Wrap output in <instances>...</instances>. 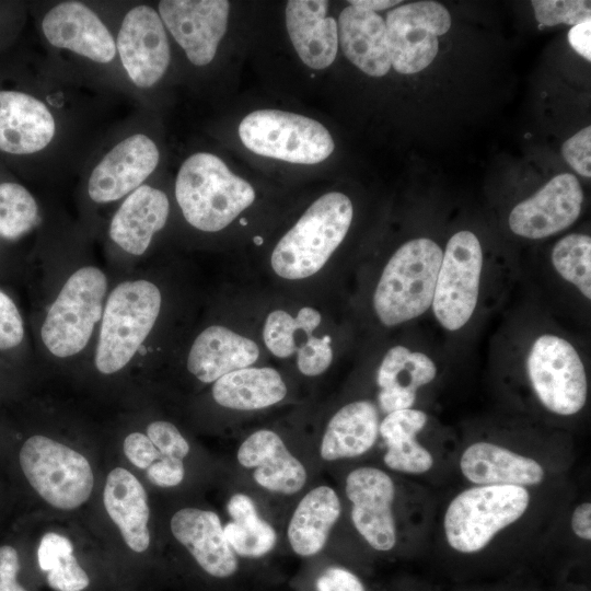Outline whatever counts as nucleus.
Returning a JSON list of instances; mask_svg holds the SVG:
<instances>
[{
	"mask_svg": "<svg viewBox=\"0 0 591 591\" xmlns=\"http://www.w3.org/2000/svg\"><path fill=\"white\" fill-rule=\"evenodd\" d=\"M40 268L35 321L42 358L85 364L114 276L89 256L47 254Z\"/></svg>",
	"mask_w": 591,
	"mask_h": 591,
	"instance_id": "f257e3e1",
	"label": "nucleus"
},
{
	"mask_svg": "<svg viewBox=\"0 0 591 591\" xmlns=\"http://www.w3.org/2000/svg\"><path fill=\"white\" fill-rule=\"evenodd\" d=\"M166 309L165 285L151 269L138 267L114 276L85 364L111 378L155 358Z\"/></svg>",
	"mask_w": 591,
	"mask_h": 591,
	"instance_id": "f03ea898",
	"label": "nucleus"
},
{
	"mask_svg": "<svg viewBox=\"0 0 591 591\" xmlns=\"http://www.w3.org/2000/svg\"><path fill=\"white\" fill-rule=\"evenodd\" d=\"M175 199L190 227L213 233L227 228L247 209L255 200V192L220 158L198 152L188 157L178 170Z\"/></svg>",
	"mask_w": 591,
	"mask_h": 591,
	"instance_id": "7ed1b4c3",
	"label": "nucleus"
},
{
	"mask_svg": "<svg viewBox=\"0 0 591 591\" xmlns=\"http://www.w3.org/2000/svg\"><path fill=\"white\" fill-rule=\"evenodd\" d=\"M354 207L348 196L329 192L318 197L277 242L273 271L286 280H302L321 271L348 233Z\"/></svg>",
	"mask_w": 591,
	"mask_h": 591,
	"instance_id": "20e7f679",
	"label": "nucleus"
},
{
	"mask_svg": "<svg viewBox=\"0 0 591 591\" xmlns=\"http://www.w3.org/2000/svg\"><path fill=\"white\" fill-rule=\"evenodd\" d=\"M442 255L436 242L419 237L391 256L373 293V309L383 325L405 323L431 306Z\"/></svg>",
	"mask_w": 591,
	"mask_h": 591,
	"instance_id": "39448f33",
	"label": "nucleus"
},
{
	"mask_svg": "<svg viewBox=\"0 0 591 591\" xmlns=\"http://www.w3.org/2000/svg\"><path fill=\"white\" fill-rule=\"evenodd\" d=\"M530 501L525 487L476 486L459 494L444 515L449 545L460 553H476L494 536L520 519Z\"/></svg>",
	"mask_w": 591,
	"mask_h": 591,
	"instance_id": "423d86ee",
	"label": "nucleus"
},
{
	"mask_svg": "<svg viewBox=\"0 0 591 591\" xmlns=\"http://www.w3.org/2000/svg\"><path fill=\"white\" fill-rule=\"evenodd\" d=\"M243 144L252 152L290 163L315 164L334 151L329 131L317 120L279 109H258L239 126Z\"/></svg>",
	"mask_w": 591,
	"mask_h": 591,
	"instance_id": "0eeeda50",
	"label": "nucleus"
},
{
	"mask_svg": "<svg viewBox=\"0 0 591 591\" xmlns=\"http://www.w3.org/2000/svg\"><path fill=\"white\" fill-rule=\"evenodd\" d=\"M20 464L31 486L57 509H77L92 493L94 477L89 461L46 436L35 434L23 443Z\"/></svg>",
	"mask_w": 591,
	"mask_h": 591,
	"instance_id": "6e6552de",
	"label": "nucleus"
},
{
	"mask_svg": "<svg viewBox=\"0 0 591 591\" xmlns=\"http://www.w3.org/2000/svg\"><path fill=\"white\" fill-rule=\"evenodd\" d=\"M170 207L167 195L147 184L120 201L107 227L112 251L107 268L113 276L138 268L154 236L165 227Z\"/></svg>",
	"mask_w": 591,
	"mask_h": 591,
	"instance_id": "1a4fd4ad",
	"label": "nucleus"
},
{
	"mask_svg": "<svg viewBox=\"0 0 591 591\" xmlns=\"http://www.w3.org/2000/svg\"><path fill=\"white\" fill-rule=\"evenodd\" d=\"M526 369L536 396L548 410L569 416L584 406V366L566 339L551 334L540 336L530 349Z\"/></svg>",
	"mask_w": 591,
	"mask_h": 591,
	"instance_id": "9d476101",
	"label": "nucleus"
},
{
	"mask_svg": "<svg viewBox=\"0 0 591 591\" xmlns=\"http://www.w3.org/2000/svg\"><path fill=\"white\" fill-rule=\"evenodd\" d=\"M483 268L482 246L471 231L451 236L442 255L432 311L448 331L463 327L473 315L479 294Z\"/></svg>",
	"mask_w": 591,
	"mask_h": 591,
	"instance_id": "9b49d317",
	"label": "nucleus"
},
{
	"mask_svg": "<svg viewBox=\"0 0 591 591\" xmlns=\"http://www.w3.org/2000/svg\"><path fill=\"white\" fill-rule=\"evenodd\" d=\"M391 66L412 74L427 68L438 54V36L451 26L448 10L434 1H419L395 8L386 15Z\"/></svg>",
	"mask_w": 591,
	"mask_h": 591,
	"instance_id": "f8f14e48",
	"label": "nucleus"
},
{
	"mask_svg": "<svg viewBox=\"0 0 591 591\" xmlns=\"http://www.w3.org/2000/svg\"><path fill=\"white\" fill-rule=\"evenodd\" d=\"M321 323L320 311L312 306H302L297 314L274 310L263 324L264 345L277 358L296 355L298 370L303 375H321L329 368L334 357L331 337L316 334Z\"/></svg>",
	"mask_w": 591,
	"mask_h": 591,
	"instance_id": "ddd939ff",
	"label": "nucleus"
},
{
	"mask_svg": "<svg viewBox=\"0 0 591 591\" xmlns=\"http://www.w3.org/2000/svg\"><path fill=\"white\" fill-rule=\"evenodd\" d=\"M116 50L132 83L149 89L164 76L171 60L166 28L150 5L130 9L120 24Z\"/></svg>",
	"mask_w": 591,
	"mask_h": 591,
	"instance_id": "4468645a",
	"label": "nucleus"
},
{
	"mask_svg": "<svg viewBox=\"0 0 591 591\" xmlns=\"http://www.w3.org/2000/svg\"><path fill=\"white\" fill-rule=\"evenodd\" d=\"M160 160L155 142L135 134L114 146L94 166L88 184L89 199L97 206L121 201L143 185Z\"/></svg>",
	"mask_w": 591,
	"mask_h": 591,
	"instance_id": "2eb2a0df",
	"label": "nucleus"
},
{
	"mask_svg": "<svg viewBox=\"0 0 591 591\" xmlns=\"http://www.w3.org/2000/svg\"><path fill=\"white\" fill-rule=\"evenodd\" d=\"M159 15L188 60L206 66L227 32L230 2L225 0H163Z\"/></svg>",
	"mask_w": 591,
	"mask_h": 591,
	"instance_id": "dca6fc26",
	"label": "nucleus"
},
{
	"mask_svg": "<svg viewBox=\"0 0 591 591\" xmlns=\"http://www.w3.org/2000/svg\"><path fill=\"white\" fill-rule=\"evenodd\" d=\"M345 490L352 503L351 520L356 530L372 548L392 549L396 543L392 478L379 468L359 467L348 474Z\"/></svg>",
	"mask_w": 591,
	"mask_h": 591,
	"instance_id": "f3484780",
	"label": "nucleus"
},
{
	"mask_svg": "<svg viewBox=\"0 0 591 591\" xmlns=\"http://www.w3.org/2000/svg\"><path fill=\"white\" fill-rule=\"evenodd\" d=\"M583 192L570 173L556 175L533 196L518 204L509 216L517 235L543 239L571 225L579 217Z\"/></svg>",
	"mask_w": 591,
	"mask_h": 591,
	"instance_id": "a211bd4d",
	"label": "nucleus"
},
{
	"mask_svg": "<svg viewBox=\"0 0 591 591\" xmlns=\"http://www.w3.org/2000/svg\"><path fill=\"white\" fill-rule=\"evenodd\" d=\"M42 31L47 42L97 63H108L116 55L111 32L86 4L65 1L44 16Z\"/></svg>",
	"mask_w": 591,
	"mask_h": 591,
	"instance_id": "6ab92c4d",
	"label": "nucleus"
},
{
	"mask_svg": "<svg viewBox=\"0 0 591 591\" xmlns=\"http://www.w3.org/2000/svg\"><path fill=\"white\" fill-rule=\"evenodd\" d=\"M258 345L228 326L210 324L190 341L185 366L190 375L204 384L250 366L259 358Z\"/></svg>",
	"mask_w": 591,
	"mask_h": 591,
	"instance_id": "aec40b11",
	"label": "nucleus"
},
{
	"mask_svg": "<svg viewBox=\"0 0 591 591\" xmlns=\"http://www.w3.org/2000/svg\"><path fill=\"white\" fill-rule=\"evenodd\" d=\"M171 531L208 576L225 579L237 571V556L228 543L216 512L183 508L173 514Z\"/></svg>",
	"mask_w": 591,
	"mask_h": 591,
	"instance_id": "412c9836",
	"label": "nucleus"
},
{
	"mask_svg": "<svg viewBox=\"0 0 591 591\" xmlns=\"http://www.w3.org/2000/svg\"><path fill=\"white\" fill-rule=\"evenodd\" d=\"M56 132L45 103L24 92L0 91V151L32 154L45 149Z\"/></svg>",
	"mask_w": 591,
	"mask_h": 591,
	"instance_id": "4be33fe9",
	"label": "nucleus"
},
{
	"mask_svg": "<svg viewBox=\"0 0 591 591\" xmlns=\"http://www.w3.org/2000/svg\"><path fill=\"white\" fill-rule=\"evenodd\" d=\"M236 457L243 467L254 468V480L268 491L292 495L306 482L305 467L273 430L259 429L250 434L241 443Z\"/></svg>",
	"mask_w": 591,
	"mask_h": 591,
	"instance_id": "5701e85b",
	"label": "nucleus"
},
{
	"mask_svg": "<svg viewBox=\"0 0 591 591\" xmlns=\"http://www.w3.org/2000/svg\"><path fill=\"white\" fill-rule=\"evenodd\" d=\"M327 9L324 0H290L286 5L290 40L300 59L316 70L331 66L338 49L337 22Z\"/></svg>",
	"mask_w": 591,
	"mask_h": 591,
	"instance_id": "b1692460",
	"label": "nucleus"
},
{
	"mask_svg": "<svg viewBox=\"0 0 591 591\" xmlns=\"http://www.w3.org/2000/svg\"><path fill=\"white\" fill-rule=\"evenodd\" d=\"M337 30L343 53L357 68L371 77L389 72L391 57L381 15L349 4L339 14Z\"/></svg>",
	"mask_w": 591,
	"mask_h": 591,
	"instance_id": "393cba45",
	"label": "nucleus"
},
{
	"mask_svg": "<svg viewBox=\"0 0 591 591\" xmlns=\"http://www.w3.org/2000/svg\"><path fill=\"white\" fill-rule=\"evenodd\" d=\"M436 374L437 367L427 355L405 346L390 348L376 372L380 408L386 414L412 408L417 390L430 383Z\"/></svg>",
	"mask_w": 591,
	"mask_h": 591,
	"instance_id": "a878e982",
	"label": "nucleus"
},
{
	"mask_svg": "<svg viewBox=\"0 0 591 591\" xmlns=\"http://www.w3.org/2000/svg\"><path fill=\"white\" fill-rule=\"evenodd\" d=\"M463 475L479 486H533L544 479V470L533 459L489 442L470 445L461 457Z\"/></svg>",
	"mask_w": 591,
	"mask_h": 591,
	"instance_id": "bb28decb",
	"label": "nucleus"
},
{
	"mask_svg": "<svg viewBox=\"0 0 591 591\" xmlns=\"http://www.w3.org/2000/svg\"><path fill=\"white\" fill-rule=\"evenodd\" d=\"M103 502L126 545L136 553L147 551L150 545V510L146 490L136 476L123 467L111 471L104 487Z\"/></svg>",
	"mask_w": 591,
	"mask_h": 591,
	"instance_id": "cd10ccee",
	"label": "nucleus"
},
{
	"mask_svg": "<svg viewBox=\"0 0 591 591\" xmlns=\"http://www.w3.org/2000/svg\"><path fill=\"white\" fill-rule=\"evenodd\" d=\"M379 412L370 401H355L339 408L329 419L324 431L320 455L325 461H336L362 455L376 441Z\"/></svg>",
	"mask_w": 591,
	"mask_h": 591,
	"instance_id": "c85d7f7f",
	"label": "nucleus"
},
{
	"mask_svg": "<svg viewBox=\"0 0 591 591\" xmlns=\"http://www.w3.org/2000/svg\"><path fill=\"white\" fill-rule=\"evenodd\" d=\"M288 389L279 371L250 366L232 371L211 385L213 401L235 410H258L281 402Z\"/></svg>",
	"mask_w": 591,
	"mask_h": 591,
	"instance_id": "c756f323",
	"label": "nucleus"
},
{
	"mask_svg": "<svg viewBox=\"0 0 591 591\" xmlns=\"http://www.w3.org/2000/svg\"><path fill=\"white\" fill-rule=\"evenodd\" d=\"M341 511L336 491L328 486L311 489L290 519L287 536L292 551L302 557L320 553Z\"/></svg>",
	"mask_w": 591,
	"mask_h": 591,
	"instance_id": "7c9ffc66",
	"label": "nucleus"
},
{
	"mask_svg": "<svg viewBox=\"0 0 591 591\" xmlns=\"http://www.w3.org/2000/svg\"><path fill=\"white\" fill-rule=\"evenodd\" d=\"M427 420L426 413L413 408L385 416L380 422L379 433L387 447L383 457L387 467L408 474H421L432 467L431 453L416 440Z\"/></svg>",
	"mask_w": 591,
	"mask_h": 591,
	"instance_id": "2f4dec72",
	"label": "nucleus"
},
{
	"mask_svg": "<svg viewBox=\"0 0 591 591\" xmlns=\"http://www.w3.org/2000/svg\"><path fill=\"white\" fill-rule=\"evenodd\" d=\"M227 510L232 521L223 526L224 535L236 556L259 558L270 553L277 542L273 525L259 517L257 508L245 494H234Z\"/></svg>",
	"mask_w": 591,
	"mask_h": 591,
	"instance_id": "473e14b6",
	"label": "nucleus"
},
{
	"mask_svg": "<svg viewBox=\"0 0 591 591\" xmlns=\"http://www.w3.org/2000/svg\"><path fill=\"white\" fill-rule=\"evenodd\" d=\"M39 206L23 185L0 183V237L18 241L39 223Z\"/></svg>",
	"mask_w": 591,
	"mask_h": 591,
	"instance_id": "72a5a7b5",
	"label": "nucleus"
},
{
	"mask_svg": "<svg viewBox=\"0 0 591 591\" xmlns=\"http://www.w3.org/2000/svg\"><path fill=\"white\" fill-rule=\"evenodd\" d=\"M556 271L572 283L584 298H591V239L587 234L571 233L558 241L552 251Z\"/></svg>",
	"mask_w": 591,
	"mask_h": 591,
	"instance_id": "f704fd0d",
	"label": "nucleus"
},
{
	"mask_svg": "<svg viewBox=\"0 0 591 591\" xmlns=\"http://www.w3.org/2000/svg\"><path fill=\"white\" fill-rule=\"evenodd\" d=\"M531 3L543 26L577 25L591 18V2L586 0H534Z\"/></svg>",
	"mask_w": 591,
	"mask_h": 591,
	"instance_id": "c9c22d12",
	"label": "nucleus"
},
{
	"mask_svg": "<svg viewBox=\"0 0 591 591\" xmlns=\"http://www.w3.org/2000/svg\"><path fill=\"white\" fill-rule=\"evenodd\" d=\"M25 339L23 315L13 298L0 287V352L22 348Z\"/></svg>",
	"mask_w": 591,
	"mask_h": 591,
	"instance_id": "e433bc0d",
	"label": "nucleus"
},
{
	"mask_svg": "<svg viewBox=\"0 0 591 591\" xmlns=\"http://www.w3.org/2000/svg\"><path fill=\"white\" fill-rule=\"evenodd\" d=\"M45 581L54 591H86L92 586L91 576L74 554L60 559L45 572Z\"/></svg>",
	"mask_w": 591,
	"mask_h": 591,
	"instance_id": "4c0bfd02",
	"label": "nucleus"
},
{
	"mask_svg": "<svg viewBox=\"0 0 591 591\" xmlns=\"http://www.w3.org/2000/svg\"><path fill=\"white\" fill-rule=\"evenodd\" d=\"M146 434L159 450L162 456H173L183 460L189 452L187 440L178 428L167 420H153L146 428Z\"/></svg>",
	"mask_w": 591,
	"mask_h": 591,
	"instance_id": "58836bf2",
	"label": "nucleus"
},
{
	"mask_svg": "<svg viewBox=\"0 0 591 591\" xmlns=\"http://www.w3.org/2000/svg\"><path fill=\"white\" fill-rule=\"evenodd\" d=\"M591 127H584L563 144L561 151L567 163L580 175L591 176Z\"/></svg>",
	"mask_w": 591,
	"mask_h": 591,
	"instance_id": "ea45409f",
	"label": "nucleus"
},
{
	"mask_svg": "<svg viewBox=\"0 0 591 591\" xmlns=\"http://www.w3.org/2000/svg\"><path fill=\"white\" fill-rule=\"evenodd\" d=\"M73 545L63 535L48 532L39 543L37 549V564L44 573L50 570L60 559L73 554Z\"/></svg>",
	"mask_w": 591,
	"mask_h": 591,
	"instance_id": "a19ab883",
	"label": "nucleus"
},
{
	"mask_svg": "<svg viewBox=\"0 0 591 591\" xmlns=\"http://www.w3.org/2000/svg\"><path fill=\"white\" fill-rule=\"evenodd\" d=\"M123 447L127 459L142 470L148 468L162 456L149 437L139 431L127 434Z\"/></svg>",
	"mask_w": 591,
	"mask_h": 591,
	"instance_id": "79ce46f5",
	"label": "nucleus"
},
{
	"mask_svg": "<svg viewBox=\"0 0 591 591\" xmlns=\"http://www.w3.org/2000/svg\"><path fill=\"white\" fill-rule=\"evenodd\" d=\"M185 474L183 461L173 456H161L147 468V477L159 487H174L182 483Z\"/></svg>",
	"mask_w": 591,
	"mask_h": 591,
	"instance_id": "37998d69",
	"label": "nucleus"
},
{
	"mask_svg": "<svg viewBox=\"0 0 591 591\" xmlns=\"http://www.w3.org/2000/svg\"><path fill=\"white\" fill-rule=\"evenodd\" d=\"M316 591H366L359 578L343 567H329L316 580Z\"/></svg>",
	"mask_w": 591,
	"mask_h": 591,
	"instance_id": "c03bdc74",
	"label": "nucleus"
},
{
	"mask_svg": "<svg viewBox=\"0 0 591 591\" xmlns=\"http://www.w3.org/2000/svg\"><path fill=\"white\" fill-rule=\"evenodd\" d=\"M20 568L16 549L9 545L0 546V591H28L18 581Z\"/></svg>",
	"mask_w": 591,
	"mask_h": 591,
	"instance_id": "a18cd8bd",
	"label": "nucleus"
},
{
	"mask_svg": "<svg viewBox=\"0 0 591 591\" xmlns=\"http://www.w3.org/2000/svg\"><path fill=\"white\" fill-rule=\"evenodd\" d=\"M590 33V20L573 25L568 33V40L571 47L588 61L591 60Z\"/></svg>",
	"mask_w": 591,
	"mask_h": 591,
	"instance_id": "49530a36",
	"label": "nucleus"
},
{
	"mask_svg": "<svg viewBox=\"0 0 591 591\" xmlns=\"http://www.w3.org/2000/svg\"><path fill=\"white\" fill-rule=\"evenodd\" d=\"M571 528L580 538L591 540V505L583 502L576 507L571 517Z\"/></svg>",
	"mask_w": 591,
	"mask_h": 591,
	"instance_id": "de8ad7c7",
	"label": "nucleus"
},
{
	"mask_svg": "<svg viewBox=\"0 0 591 591\" xmlns=\"http://www.w3.org/2000/svg\"><path fill=\"white\" fill-rule=\"evenodd\" d=\"M397 3H401V1H392V0H351L349 1V4L358 7L367 11H371V12L384 10Z\"/></svg>",
	"mask_w": 591,
	"mask_h": 591,
	"instance_id": "09e8293b",
	"label": "nucleus"
}]
</instances>
